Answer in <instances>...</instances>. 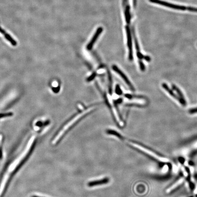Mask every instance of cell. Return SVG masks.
I'll return each mask as SVG.
<instances>
[{
    "mask_svg": "<svg viewBox=\"0 0 197 197\" xmlns=\"http://www.w3.org/2000/svg\"><path fill=\"white\" fill-rule=\"evenodd\" d=\"M129 143L131 146L144 152L146 154L149 156L150 157H152L153 159H154L155 160L157 161V162L163 163L166 164L169 163L170 162V160L169 158L160 155L157 153L156 152L152 151L150 149H149L145 148L143 146H141V145L136 144V143L131 142H130Z\"/></svg>",
    "mask_w": 197,
    "mask_h": 197,
    "instance_id": "obj_1",
    "label": "cell"
},
{
    "mask_svg": "<svg viewBox=\"0 0 197 197\" xmlns=\"http://www.w3.org/2000/svg\"><path fill=\"white\" fill-rule=\"evenodd\" d=\"M196 151H197V139L182 148L180 149V153L181 155L187 157Z\"/></svg>",
    "mask_w": 197,
    "mask_h": 197,
    "instance_id": "obj_2",
    "label": "cell"
},
{
    "mask_svg": "<svg viewBox=\"0 0 197 197\" xmlns=\"http://www.w3.org/2000/svg\"><path fill=\"white\" fill-rule=\"evenodd\" d=\"M150 2L152 3H156L158 5H162L170 8L173 9L178 10H187V7L184 6H179V5H174L169 2L166 1H163L161 0H149Z\"/></svg>",
    "mask_w": 197,
    "mask_h": 197,
    "instance_id": "obj_3",
    "label": "cell"
},
{
    "mask_svg": "<svg viewBox=\"0 0 197 197\" xmlns=\"http://www.w3.org/2000/svg\"><path fill=\"white\" fill-rule=\"evenodd\" d=\"M186 178L184 177H181L179 178L178 179L175 181L174 183L171 185L169 187H168L166 190V193H170L174 191L175 190L180 187L182 185L184 182L185 181Z\"/></svg>",
    "mask_w": 197,
    "mask_h": 197,
    "instance_id": "obj_4",
    "label": "cell"
},
{
    "mask_svg": "<svg viewBox=\"0 0 197 197\" xmlns=\"http://www.w3.org/2000/svg\"><path fill=\"white\" fill-rule=\"evenodd\" d=\"M126 32H127V38L128 46L129 49V59L132 60L133 59V49H132V41H131V34L130 30L128 26H127L126 28Z\"/></svg>",
    "mask_w": 197,
    "mask_h": 197,
    "instance_id": "obj_5",
    "label": "cell"
},
{
    "mask_svg": "<svg viewBox=\"0 0 197 197\" xmlns=\"http://www.w3.org/2000/svg\"><path fill=\"white\" fill-rule=\"evenodd\" d=\"M103 29L102 27H99V28H98L97 30H96V32H95V34H94V35L93 37L92 38L91 40L90 41V43H89V44L88 45L87 47L88 49L91 50L92 49L94 45V43L96 42V40H97L98 37L100 35V34H101V32L103 31Z\"/></svg>",
    "mask_w": 197,
    "mask_h": 197,
    "instance_id": "obj_6",
    "label": "cell"
},
{
    "mask_svg": "<svg viewBox=\"0 0 197 197\" xmlns=\"http://www.w3.org/2000/svg\"><path fill=\"white\" fill-rule=\"evenodd\" d=\"M162 86L163 88L164 89H165L170 94L171 96H172L173 98H175V99L177 100L178 101H179L180 102V104H182L183 106H186L187 105V103L186 102H184V101H183L181 99H180V97L179 96H178L177 95H176L175 94H174L173 93V92L170 89L169 87L167 85V84L166 83H163L162 84Z\"/></svg>",
    "mask_w": 197,
    "mask_h": 197,
    "instance_id": "obj_7",
    "label": "cell"
},
{
    "mask_svg": "<svg viewBox=\"0 0 197 197\" xmlns=\"http://www.w3.org/2000/svg\"><path fill=\"white\" fill-rule=\"evenodd\" d=\"M113 69L119 75H120L121 78H122V79L125 81V82L127 83V85L129 86L130 87V89H132L133 90H134V89L133 86L132 85L130 82L129 80L127 78L126 75L121 71L118 67H116V66L114 65L113 66Z\"/></svg>",
    "mask_w": 197,
    "mask_h": 197,
    "instance_id": "obj_8",
    "label": "cell"
},
{
    "mask_svg": "<svg viewBox=\"0 0 197 197\" xmlns=\"http://www.w3.org/2000/svg\"><path fill=\"white\" fill-rule=\"evenodd\" d=\"M172 88H173V90H174L179 95V97H180V99H181L183 101L186 102L185 100L184 97V95H183V94L182 93V92H181V91H180V89H179L178 87H177L176 86L174 85H172Z\"/></svg>",
    "mask_w": 197,
    "mask_h": 197,
    "instance_id": "obj_9",
    "label": "cell"
},
{
    "mask_svg": "<svg viewBox=\"0 0 197 197\" xmlns=\"http://www.w3.org/2000/svg\"><path fill=\"white\" fill-rule=\"evenodd\" d=\"M4 34L5 35V37H6V39L8 40V41H9L11 43H12V45L13 46H16V42L9 35L7 34H6L5 33Z\"/></svg>",
    "mask_w": 197,
    "mask_h": 197,
    "instance_id": "obj_10",
    "label": "cell"
},
{
    "mask_svg": "<svg viewBox=\"0 0 197 197\" xmlns=\"http://www.w3.org/2000/svg\"><path fill=\"white\" fill-rule=\"evenodd\" d=\"M13 115V113L10 112L7 113L0 114V118L7 117V116H12Z\"/></svg>",
    "mask_w": 197,
    "mask_h": 197,
    "instance_id": "obj_11",
    "label": "cell"
},
{
    "mask_svg": "<svg viewBox=\"0 0 197 197\" xmlns=\"http://www.w3.org/2000/svg\"><path fill=\"white\" fill-rule=\"evenodd\" d=\"M187 10L190 12H196L197 13V8L193 7H187Z\"/></svg>",
    "mask_w": 197,
    "mask_h": 197,
    "instance_id": "obj_12",
    "label": "cell"
},
{
    "mask_svg": "<svg viewBox=\"0 0 197 197\" xmlns=\"http://www.w3.org/2000/svg\"><path fill=\"white\" fill-rule=\"evenodd\" d=\"M140 65L141 70H142V71L145 70V66H144V64L142 63V62H141V61H140Z\"/></svg>",
    "mask_w": 197,
    "mask_h": 197,
    "instance_id": "obj_13",
    "label": "cell"
},
{
    "mask_svg": "<svg viewBox=\"0 0 197 197\" xmlns=\"http://www.w3.org/2000/svg\"><path fill=\"white\" fill-rule=\"evenodd\" d=\"M52 91H53V92H54V93H58V91H59V87L52 88Z\"/></svg>",
    "mask_w": 197,
    "mask_h": 197,
    "instance_id": "obj_14",
    "label": "cell"
},
{
    "mask_svg": "<svg viewBox=\"0 0 197 197\" xmlns=\"http://www.w3.org/2000/svg\"><path fill=\"white\" fill-rule=\"evenodd\" d=\"M116 90H116V93L119 94H121V90H120V88L118 86H117V87H116Z\"/></svg>",
    "mask_w": 197,
    "mask_h": 197,
    "instance_id": "obj_15",
    "label": "cell"
},
{
    "mask_svg": "<svg viewBox=\"0 0 197 197\" xmlns=\"http://www.w3.org/2000/svg\"><path fill=\"white\" fill-rule=\"evenodd\" d=\"M94 77H95L94 74H93L92 76H91V77H90L88 79V81H91V80L92 79H93L94 78Z\"/></svg>",
    "mask_w": 197,
    "mask_h": 197,
    "instance_id": "obj_16",
    "label": "cell"
},
{
    "mask_svg": "<svg viewBox=\"0 0 197 197\" xmlns=\"http://www.w3.org/2000/svg\"><path fill=\"white\" fill-rule=\"evenodd\" d=\"M133 4L134 6H136V0H133Z\"/></svg>",
    "mask_w": 197,
    "mask_h": 197,
    "instance_id": "obj_17",
    "label": "cell"
}]
</instances>
